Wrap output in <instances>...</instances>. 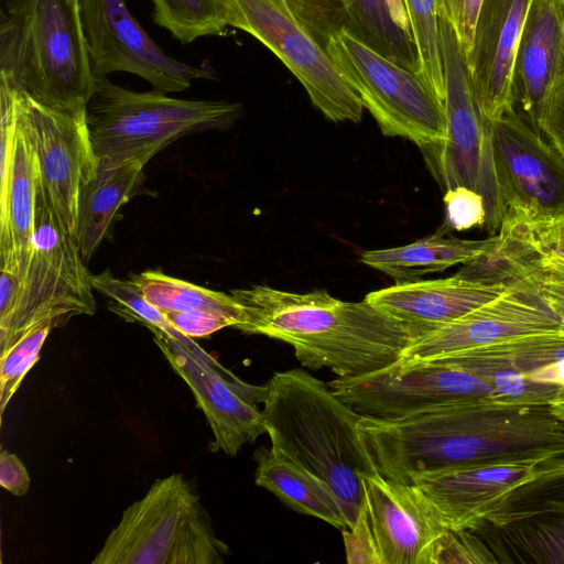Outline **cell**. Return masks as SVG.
I'll use <instances>...</instances> for the list:
<instances>
[{
	"label": "cell",
	"mask_w": 564,
	"mask_h": 564,
	"mask_svg": "<svg viewBox=\"0 0 564 564\" xmlns=\"http://www.w3.org/2000/svg\"><path fill=\"white\" fill-rule=\"evenodd\" d=\"M557 315L531 276L508 286L495 300L414 338L401 360L441 358L516 336L556 332Z\"/></svg>",
	"instance_id": "obj_17"
},
{
	"label": "cell",
	"mask_w": 564,
	"mask_h": 564,
	"mask_svg": "<svg viewBox=\"0 0 564 564\" xmlns=\"http://www.w3.org/2000/svg\"><path fill=\"white\" fill-rule=\"evenodd\" d=\"M443 200L445 221L440 229L443 234L471 228L485 229L487 210L484 197L478 192L466 186H456L445 191Z\"/></svg>",
	"instance_id": "obj_34"
},
{
	"label": "cell",
	"mask_w": 564,
	"mask_h": 564,
	"mask_svg": "<svg viewBox=\"0 0 564 564\" xmlns=\"http://www.w3.org/2000/svg\"><path fill=\"white\" fill-rule=\"evenodd\" d=\"M563 83L564 3L532 0L514 62L513 95L517 111L541 135L550 102Z\"/></svg>",
	"instance_id": "obj_19"
},
{
	"label": "cell",
	"mask_w": 564,
	"mask_h": 564,
	"mask_svg": "<svg viewBox=\"0 0 564 564\" xmlns=\"http://www.w3.org/2000/svg\"><path fill=\"white\" fill-rule=\"evenodd\" d=\"M153 338L174 371L189 387L197 406L212 430L213 452L235 457L245 444H252L267 426L258 405L264 403L268 386L250 384L221 366L197 356L161 332Z\"/></svg>",
	"instance_id": "obj_14"
},
{
	"label": "cell",
	"mask_w": 564,
	"mask_h": 564,
	"mask_svg": "<svg viewBox=\"0 0 564 564\" xmlns=\"http://www.w3.org/2000/svg\"><path fill=\"white\" fill-rule=\"evenodd\" d=\"M144 165L138 161L98 159L96 173L80 189L77 243L88 261L106 237L119 210L134 194Z\"/></svg>",
	"instance_id": "obj_23"
},
{
	"label": "cell",
	"mask_w": 564,
	"mask_h": 564,
	"mask_svg": "<svg viewBox=\"0 0 564 564\" xmlns=\"http://www.w3.org/2000/svg\"><path fill=\"white\" fill-rule=\"evenodd\" d=\"M414 43L417 75L445 102L440 15L434 0H400Z\"/></svg>",
	"instance_id": "obj_31"
},
{
	"label": "cell",
	"mask_w": 564,
	"mask_h": 564,
	"mask_svg": "<svg viewBox=\"0 0 564 564\" xmlns=\"http://www.w3.org/2000/svg\"><path fill=\"white\" fill-rule=\"evenodd\" d=\"M361 487L379 564H436L448 528L426 494L379 473L361 476Z\"/></svg>",
	"instance_id": "obj_16"
},
{
	"label": "cell",
	"mask_w": 564,
	"mask_h": 564,
	"mask_svg": "<svg viewBox=\"0 0 564 564\" xmlns=\"http://www.w3.org/2000/svg\"><path fill=\"white\" fill-rule=\"evenodd\" d=\"M229 546L182 474L156 479L127 507L94 564H220Z\"/></svg>",
	"instance_id": "obj_5"
},
{
	"label": "cell",
	"mask_w": 564,
	"mask_h": 564,
	"mask_svg": "<svg viewBox=\"0 0 564 564\" xmlns=\"http://www.w3.org/2000/svg\"><path fill=\"white\" fill-rule=\"evenodd\" d=\"M531 278L542 297L560 318L558 332L564 335V260L545 253L541 265Z\"/></svg>",
	"instance_id": "obj_37"
},
{
	"label": "cell",
	"mask_w": 564,
	"mask_h": 564,
	"mask_svg": "<svg viewBox=\"0 0 564 564\" xmlns=\"http://www.w3.org/2000/svg\"><path fill=\"white\" fill-rule=\"evenodd\" d=\"M564 358V335L558 330L511 337L463 352L434 358L488 381L512 372L522 376Z\"/></svg>",
	"instance_id": "obj_27"
},
{
	"label": "cell",
	"mask_w": 564,
	"mask_h": 564,
	"mask_svg": "<svg viewBox=\"0 0 564 564\" xmlns=\"http://www.w3.org/2000/svg\"><path fill=\"white\" fill-rule=\"evenodd\" d=\"M13 89L36 153L42 186L77 237L80 189L94 177L98 164L86 113L52 108Z\"/></svg>",
	"instance_id": "obj_15"
},
{
	"label": "cell",
	"mask_w": 564,
	"mask_h": 564,
	"mask_svg": "<svg viewBox=\"0 0 564 564\" xmlns=\"http://www.w3.org/2000/svg\"><path fill=\"white\" fill-rule=\"evenodd\" d=\"M507 289L455 273L443 279L397 282L370 292L365 300L404 323L413 340L487 304Z\"/></svg>",
	"instance_id": "obj_20"
},
{
	"label": "cell",
	"mask_w": 564,
	"mask_h": 564,
	"mask_svg": "<svg viewBox=\"0 0 564 564\" xmlns=\"http://www.w3.org/2000/svg\"><path fill=\"white\" fill-rule=\"evenodd\" d=\"M91 285L109 299V308L124 319L139 322L152 333L161 332L208 361L215 359L191 337L176 329L159 308L149 303L131 279L121 280L115 278L110 270H105L99 274H91Z\"/></svg>",
	"instance_id": "obj_30"
},
{
	"label": "cell",
	"mask_w": 564,
	"mask_h": 564,
	"mask_svg": "<svg viewBox=\"0 0 564 564\" xmlns=\"http://www.w3.org/2000/svg\"><path fill=\"white\" fill-rule=\"evenodd\" d=\"M163 314L176 329L191 338L207 337L223 328H235L237 325L229 316L202 310L171 311Z\"/></svg>",
	"instance_id": "obj_38"
},
{
	"label": "cell",
	"mask_w": 564,
	"mask_h": 564,
	"mask_svg": "<svg viewBox=\"0 0 564 564\" xmlns=\"http://www.w3.org/2000/svg\"><path fill=\"white\" fill-rule=\"evenodd\" d=\"M551 408L558 417L564 420V387L556 399L552 401Z\"/></svg>",
	"instance_id": "obj_45"
},
{
	"label": "cell",
	"mask_w": 564,
	"mask_h": 564,
	"mask_svg": "<svg viewBox=\"0 0 564 564\" xmlns=\"http://www.w3.org/2000/svg\"><path fill=\"white\" fill-rule=\"evenodd\" d=\"M332 63L387 137L426 150L446 133L445 102L419 75L339 31L325 46Z\"/></svg>",
	"instance_id": "obj_9"
},
{
	"label": "cell",
	"mask_w": 564,
	"mask_h": 564,
	"mask_svg": "<svg viewBox=\"0 0 564 564\" xmlns=\"http://www.w3.org/2000/svg\"><path fill=\"white\" fill-rule=\"evenodd\" d=\"M76 236L56 210L42 183L37 194L32 253L20 284L14 311L0 326V355L42 323L63 326L77 315H94L91 274Z\"/></svg>",
	"instance_id": "obj_7"
},
{
	"label": "cell",
	"mask_w": 564,
	"mask_h": 564,
	"mask_svg": "<svg viewBox=\"0 0 564 564\" xmlns=\"http://www.w3.org/2000/svg\"><path fill=\"white\" fill-rule=\"evenodd\" d=\"M0 35L1 80L48 107L86 113L95 76L79 0H9Z\"/></svg>",
	"instance_id": "obj_4"
},
{
	"label": "cell",
	"mask_w": 564,
	"mask_h": 564,
	"mask_svg": "<svg viewBox=\"0 0 564 564\" xmlns=\"http://www.w3.org/2000/svg\"><path fill=\"white\" fill-rule=\"evenodd\" d=\"M440 33L446 133L440 144L423 151L427 153L431 171L443 189L466 186L484 197L487 210L485 229L494 236L506 212L494 164L491 122L480 111L456 34L443 19H440Z\"/></svg>",
	"instance_id": "obj_8"
},
{
	"label": "cell",
	"mask_w": 564,
	"mask_h": 564,
	"mask_svg": "<svg viewBox=\"0 0 564 564\" xmlns=\"http://www.w3.org/2000/svg\"><path fill=\"white\" fill-rule=\"evenodd\" d=\"M253 459L257 486L299 513L315 517L341 531L348 529L341 507L326 482L271 447H259Z\"/></svg>",
	"instance_id": "obj_24"
},
{
	"label": "cell",
	"mask_w": 564,
	"mask_h": 564,
	"mask_svg": "<svg viewBox=\"0 0 564 564\" xmlns=\"http://www.w3.org/2000/svg\"><path fill=\"white\" fill-rule=\"evenodd\" d=\"M564 3V0H561Z\"/></svg>",
	"instance_id": "obj_46"
},
{
	"label": "cell",
	"mask_w": 564,
	"mask_h": 564,
	"mask_svg": "<svg viewBox=\"0 0 564 564\" xmlns=\"http://www.w3.org/2000/svg\"><path fill=\"white\" fill-rule=\"evenodd\" d=\"M467 530L496 563L564 564V456L540 462Z\"/></svg>",
	"instance_id": "obj_10"
},
{
	"label": "cell",
	"mask_w": 564,
	"mask_h": 564,
	"mask_svg": "<svg viewBox=\"0 0 564 564\" xmlns=\"http://www.w3.org/2000/svg\"><path fill=\"white\" fill-rule=\"evenodd\" d=\"M0 486L14 496H24L30 488L29 473L21 459L7 449L0 454Z\"/></svg>",
	"instance_id": "obj_40"
},
{
	"label": "cell",
	"mask_w": 564,
	"mask_h": 564,
	"mask_svg": "<svg viewBox=\"0 0 564 564\" xmlns=\"http://www.w3.org/2000/svg\"><path fill=\"white\" fill-rule=\"evenodd\" d=\"M90 67L95 77L127 72L149 82L155 90L176 93L212 73L165 54L129 12L124 0H79Z\"/></svg>",
	"instance_id": "obj_13"
},
{
	"label": "cell",
	"mask_w": 564,
	"mask_h": 564,
	"mask_svg": "<svg viewBox=\"0 0 564 564\" xmlns=\"http://www.w3.org/2000/svg\"><path fill=\"white\" fill-rule=\"evenodd\" d=\"M440 19L453 28L465 58L469 55L481 0H434Z\"/></svg>",
	"instance_id": "obj_36"
},
{
	"label": "cell",
	"mask_w": 564,
	"mask_h": 564,
	"mask_svg": "<svg viewBox=\"0 0 564 564\" xmlns=\"http://www.w3.org/2000/svg\"><path fill=\"white\" fill-rule=\"evenodd\" d=\"M531 1L481 0L466 64L480 111L490 122L514 108V62Z\"/></svg>",
	"instance_id": "obj_18"
},
{
	"label": "cell",
	"mask_w": 564,
	"mask_h": 564,
	"mask_svg": "<svg viewBox=\"0 0 564 564\" xmlns=\"http://www.w3.org/2000/svg\"><path fill=\"white\" fill-rule=\"evenodd\" d=\"M343 536L347 563L379 564L372 533L360 507L355 524L343 530Z\"/></svg>",
	"instance_id": "obj_39"
},
{
	"label": "cell",
	"mask_w": 564,
	"mask_h": 564,
	"mask_svg": "<svg viewBox=\"0 0 564 564\" xmlns=\"http://www.w3.org/2000/svg\"><path fill=\"white\" fill-rule=\"evenodd\" d=\"M534 228L544 252L564 260V216Z\"/></svg>",
	"instance_id": "obj_43"
},
{
	"label": "cell",
	"mask_w": 564,
	"mask_h": 564,
	"mask_svg": "<svg viewBox=\"0 0 564 564\" xmlns=\"http://www.w3.org/2000/svg\"><path fill=\"white\" fill-rule=\"evenodd\" d=\"M227 25L249 33L299 79L329 120L358 122L364 106L286 0H221Z\"/></svg>",
	"instance_id": "obj_11"
},
{
	"label": "cell",
	"mask_w": 564,
	"mask_h": 564,
	"mask_svg": "<svg viewBox=\"0 0 564 564\" xmlns=\"http://www.w3.org/2000/svg\"><path fill=\"white\" fill-rule=\"evenodd\" d=\"M230 294L245 312L236 329L281 340L302 366L328 368L340 378L395 364L412 340L404 323L367 300L346 302L323 290L293 293L262 285Z\"/></svg>",
	"instance_id": "obj_2"
},
{
	"label": "cell",
	"mask_w": 564,
	"mask_h": 564,
	"mask_svg": "<svg viewBox=\"0 0 564 564\" xmlns=\"http://www.w3.org/2000/svg\"><path fill=\"white\" fill-rule=\"evenodd\" d=\"M447 563H496L484 542L467 529H447L444 534L436 564Z\"/></svg>",
	"instance_id": "obj_35"
},
{
	"label": "cell",
	"mask_w": 564,
	"mask_h": 564,
	"mask_svg": "<svg viewBox=\"0 0 564 564\" xmlns=\"http://www.w3.org/2000/svg\"><path fill=\"white\" fill-rule=\"evenodd\" d=\"M55 328L42 323L24 333L7 351L0 355V414L19 389L22 380L40 358L41 349Z\"/></svg>",
	"instance_id": "obj_33"
},
{
	"label": "cell",
	"mask_w": 564,
	"mask_h": 564,
	"mask_svg": "<svg viewBox=\"0 0 564 564\" xmlns=\"http://www.w3.org/2000/svg\"><path fill=\"white\" fill-rule=\"evenodd\" d=\"M359 437L377 473L400 484L444 468L564 456L551 404L484 402L397 420L362 416Z\"/></svg>",
	"instance_id": "obj_1"
},
{
	"label": "cell",
	"mask_w": 564,
	"mask_h": 564,
	"mask_svg": "<svg viewBox=\"0 0 564 564\" xmlns=\"http://www.w3.org/2000/svg\"><path fill=\"white\" fill-rule=\"evenodd\" d=\"M240 113V104L177 99L155 89L138 93L107 77H95L86 110L98 159L143 165L178 138L228 128Z\"/></svg>",
	"instance_id": "obj_6"
},
{
	"label": "cell",
	"mask_w": 564,
	"mask_h": 564,
	"mask_svg": "<svg viewBox=\"0 0 564 564\" xmlns=\"http://www.w3.org/2000/svg\"><path fill=\"white\" fill-rule=\"evenodd\" d=\"M10 93L15 109V139L12 161L0 172V268L17 271L21 278L32 253V238L40 170L33 142L20 111L12 86L0 80Z\"/></svg>",
	"instance_id": "obj_22"
},
{
	"label": "cell",
	"mask_w": 564,
	"mask_h": 564,
	"mask_svg": "<svg viewBox=\"0 0 564 564\" xmlns=\"http://www.w3.org/2000/svg\"><path fill=\"white\" fill-rule=\"evenodd\" d=\"M525 377L538 382L554 383L564 387V358L536 369Z\"/></svg>",
	"instance_id": "obj_44"
},
{
	"label": "cell",
	"mask_w": 564,
	"mask_h": 564,
	"mask_svg": "<svg viewBox=\"0 0 564 564\" xmlns=\"http://www.w3.org/2000/svg\"><path fill=\"white\" fill-rule=\"evenodd\" d=\"M267 386L262 413L272 451L326 482L350 529L361 505V476L377 473L359 437L362 415L306 370L275 372Z\"/></svg>",
	"instance_id": "obj_3"
},
{
	"label": "cell",
	"mask_w": 564,
	"mask_h": 564,
	"mask_svg": "<svg viewBox=\"0 0 564 564\" xmlns=\"http://www.w3.org/2000/svg\"><path fill=\"white\" fill-rule=\"evenodd\" d=\"M343 1L351 17V36L417 75L416 50L400 0Z\"/></svg>",
	"instance_id": "obj_28"
},
{
	"label": "cell",
	"mask_w": 564,
	"mask_h": 564,
	"mask_svg": "<svg viewBox=\"0 0 564 564\" xmlns=\"http://www.w3.org/2000/svg\"><path fill=\"white\" fill-rule=\"evenodd\" d=\"M154 22L183 44L219 35L227 26L221 0H153Z\"/></svg>",
	"instance_id": "obj_32"
},
{
	"label": "cell",
	"mask_w": 564,
	"mask_h": 564,
	"mask_svg": "<svg viewBox=\"0 0 564 564\" xmlns=\"http://www.w3.org/2000/svg\"><path fill=\"white\" fill-rule=\"evenodd\" d=\"M505 216L534 227L564 216V156L511 108L491 122Z\"/></svg>",
	"instance_id": "obj_12"
},
{
	"label": "cell",
	"mask_w": 564,
	"mask_h": 564,
	"mask_svg": "<svg viewBox=\"0 0 564 564\" xmlns=\"http://www.w3.org/2000/svg\"><path fill=\"white\" fill-rule=\"evenodd\" d=\"M141 290L144 299L162 313L171 311L202 310L224 314L237 322L243 321V307L231 294L214 291L177 278L161 270H145L130 278Z\"/></svg>",
	"instance_id": "obj_29"
},
{
	"label": "cell",
	"mask_w": 564,
	"mask_h": 564,
	"mask_svg": "<svg viewBox=\"0 0 564 564\" xmlns=\"http://www.w3.org/2000/svg\"><path fill=\"white\" fill-rule=\"evenodd\" d=\"M21 279L17 271L0 268V326L8 323L14 311Z\"/></svg>",
	"instance_id": "obj_42"
},
{
	"label": "cell",
	"mask_w": 564,
	"mask_h": 564,
	"mask_svg": "<svg viewBox=\"0 0 564 564\" xmlns=\"http://www.w3.org/2000/svg\"><path fill=\"white\" fill-rule=\"evenodd\" d=\"M542 135L564 156V83L550 102Z\"/></svg>",
	"instance_id": "obj_41"
},
{
	"label": "cell",
	"mask_w": 564,
	"mask_h": 564,
	"mask_svg": "<svg viewBox=\"0 0 564 564\" xmlns=\"http://www.w3.org/2000/svg\"><path fill=\"white\" fill-rule=\"evenodd\" d=\"M544 256L533 225L506 215L491 246L464 263L457 274L485 284L510 286L529 279Z\"/></svg>",
	"instance_id": "obj_26"
},
{
	"label": "cell",
	"mask_w": 564,
	"mask_h": 564,
	"mask_svg": "<svg viewBox=\"0 0 564 564\" xmlns=\"http://www.w3.org/2000/svg\"><path fill=\"white\" fill-rule=\"evenodd\" d=\"M441 230L410 245L369 250L361 262L387 273L397 282L420 280L421 276L464 264L488 249L495 235L481 240L445 237Z\"/></svg>",
	"instance_id": "obj_25"
},
{
	"label": "cell",
	"mask_w": 564,
	"mask_h": 564,
	"mask_svg": "<svg viewBox=\"0 0 564 564\" xmlns=\"http://www.w3.org/2000/svg\"><path fill=\"white\" fill-rule=\"evenodd\" d=\"M540 460L476 463L414 478L448 529H467L503 494L527 479Z\"/></svg>",
	"instance_id": "obj_21"
}]
</instances>
